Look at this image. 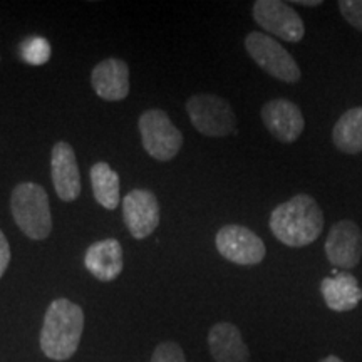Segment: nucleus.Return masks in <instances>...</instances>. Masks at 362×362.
<instances>
[{"instance_id": "nucleus-1", "label": "nucleus", "mask_w": 362, "mask_h": 362, "mask_svg": "<svg viewBox=\"0 0 362 362\" xmlns=\"http://www.w3.org/2000/svg\"><path fill=\"white\" fill-rule=\"evenodd\" d=\"M324 228V214L309 194H296L272 211L270 230L284 245L300 248L319 238Z\"/></svg>"}, {"instance_id": "nucleus-2", "label": "nucleus", "mask_w": 362, "mask_h": 362, "mask_svg": "<svg viewBox=\"0 0 362 362\" xmlns=\"http://www.w3.org/2000/svg\"><path fill=\"white\" fill-rule=\"evenodd\" d=\"M84 330V312L67 298H56L44 315L39 344L44 356L67 361L78 351Z\"/></svg>"}, {"instance_id": "nucleus-3", "label": "nucleus", "mask_w": 362, "mask_h": 362, "mask_svg": "<svg viewBox=\"0 0 362 362\" xmlns=\"http://www.w3.org/2000/svg\"><path fill=\"white\" fill-rule=\"evenodd\" d=\"M11 210L17 226L29 238L44 240L51 235V205L47 192L40 185L33 181L17 185L11 197Z\"/></svg>"}, {"instance_id": "nucleus-4", "label": "nucleus", "mask_w": 362, "mask_h": 362, "mask_svg": "<svg viewBox=\"0 0 362 362\" xmlns=\"http://www.w3.org/2000/svg\"><path fill=\"white\" fill-rule=\"evenodd\" d=\"M245 49L257 66L262 67L272 78L293 84L300 79L302 72L296 59L282 47L272 35L264 33H250L245 39Z\"/></svg>"}, {"instance_id": "nucleus-5", "label": "nucleus", "mask_w": 362, "mask_h": 362, "mask_svg": "<svg viewBox=\"0 0 362 362\" xmlns=\"http://www.w3.org/2000/svg\"><path fill=\"white\" fill-rule=\"evenodd\" d=\"M187 111L193 128L211 138H223L237 128V117L228 101L215 94H194L188 99Z\"/></svg>"}, {"instance_id": "nucleus-6", "label": "nucleus", "mask_w": 362, "mask_h": 362, "mask_svg": "<svg viewBox=\"0 0 362 362\" xmlns=\"http://www.w3.org/2000/svg\"><path fill=\"white\" fill-rule=\"evenodd\" d=\"M139 133L146 153L158 161L173 160L183 144V134L161 110H148L139 116Z\"/></svg>"}, {"instance_id": "nucleus-7", "label": "nucleus", "mask_w": 362, "mask_h": 362, "mask_svg": "<svg viewBox=\"0 0 362 362\" xmlns=\"http://www.w3.org/2000/svg\"><path fill=\"white\" fill-rule=\"evenodd\" d=\"M252 13L257 24L275 37L287 42H298L304 39V21L288 4L280 0H257L253 4Z\"/></svg>"}, {"instance_id": "nucleus-8", "label": "nucleus", "mask_w": 362, "mask_h": 362, "mask_svg": "<svg viewBox=\"0 0 362 362\" xmlns=\"http://www.w3.org/2000/svg\"><path fill=\"white\" fill-rule=\"evenodd\" d=\"M216 250L237 265H259L265 259V243L257 233L242 225H225L215 237Z\"/></svg>"}, {"instance_id": "nucleus-9", "label": "nucleus", "mask_w": 362, "mask_h": 362, "mask_svg": "<svg viewBox=\"0 0 362 362\" xmlns=\"http://www.w3.org/2000/svg\"><path fill=\"white\" fill-rule=\"evenodd\" d=\"M325 255L330 264L349 270L361 262L362 232L352 220H341L330 228L325 240Z\"/></svg>"}, {"instance_id": "nucleus-10", "label": "nucleus", "mask_w": 362, "mask_h": 362, "mask_svg": "<svg viewBox=\"0 0 362 362\" xmlns=\"http://www.w3.org/2000/svg\"><path fill=\"white\" fill-rule=\"evenodd\" d=\"M123 216L129 233L143 240L160 225V203L149 189H133L123 200Z\"/></svg>"}, {"instance_id": "nucleus-11", "label": "nucleus", "mask_w": 362, "mask_h": 362, "mask_svg": "<svg viewBox=\"0 0 362 362\" xmlns=\"http://www.w3.org/2000/svg\"><path fill=\"white\" fill-rule=\"evenodd\" d=\"M262 121L275 139L293 143L304 133L305 119L300 107L288 99H274L262 107Z\"/></svg>"}, {"instance_id": "nucleus-12", "label": "nucleus", "mask_w": 362, "mask_h": 362, "mask_svg": "<svg viewBox=\"0 0 362 362\" xmlns=\"http://www.w3.org/2000/svg\"><path fill=\"white\" fill-rule=\"evenodd\" d=\"M52 183L62 202H74L81 194V175L74 148L67 141H57L51 156Z\"/></svg>"}, {"instance_id": "nucleus-13", "label": "nucleus", "mask_w": 362, "mask_h": 362, "mask_svg": "<svg viewBox=\"0 0 362 362\" xmlns=\"http://www.w3.org/2000/svg\"><path fill=\"white\" fill-rule=\"evenodd\" d=\"M90 83L104 101H123L129 94V69L121 59L110 57L93 69Z\"/></svg>"}, {"instance_id": "nucleus-14", "label": "nucleus", "mask_w": 362, "mask_h": 362, "mask_svg": "<svg viewBox=\"0 0 362 362\" xmlns=\"http://www.w3.org/2000/svg\"><path fill=\"white\" fill-rule=\"evenodd\" d=\"M86 269L101 282H111L119 277L124 267L123 247L116 238H106L93 243L84 257Z\"/></svg>"}, {"instance_id": "nucleus-15", "label": "nucleus", "mask_w": 362, "mask_h": 362, "mask_svg": "<svg viewBox=\"0 0 362 362\" xmlns=\"http://www.w3.org/2000/svg\"><path fill=\"white\" fill-rule=\"evenodd\" d=\"M208 347L215 362H248V351L242 332L237 325L230 322H218L208 332Z\"/></svg>"}, {"instance_id": "nucleus-16", "label": "nucleus", "mask_w": 362, "mask_h": 362, "mask_svg": "<svg viewBox=\"0 0 362 362\" xmlns=\"http://www.w3.org/2000/svg\"><path fill=\"white\" fill-rule=\"evenodd\" d=\"M320 292L325 305L334 312H349L362 300L361 285L351 274H339L336 277L324 279L320 284Z\"/></svg>"}, {"instance_id": "nucleus-17", "label": "nucleus", "mask_w": 362, "mask_h": 362, "mask_svg": "<svg viewBox=\"0 0 362 362\" xmlns=\"http://www.w3.org/2000/svg\"><path fill=\"white\" fill-rule=\"evenodd\" d=\"M332 141L346 155L362 151V107H352L339 117L332 129Z\"/></svg>"}, {"instance_id": "nucleus-18", "label": "nucleus", "mask_w": 362, "mask_h": 362, "mask_svg": "<svg viewBox=\"0 0 362 362\" xmlns=\"http://www.w3.org/2000/svg\"><path fill=\"white\" fill-rule=\"evenodd\" d=\"M90 185L96 202L106 210L119 205V175L107 163L99 161L90 168Z\"/></svg>"}, {"instance_id": "nucleus-19", "label": "nucleus", "mask_w": 362, "mask_h": 362, "mask_svg": "<svg viewBox=\"0 0 362 362\" xmlns=\"http://www.w3.org/2000/svg\"><path fill=\"white\" fill-rule=\"evenodd\" d=\"M52 49L47 39L40 37V35H33V37L25 39L21 45V56L27 64L42 66L51 59Z\"/></svg>"}, {"instance_id": "nucleus-20", "label": "nucleus", "mask_w": 362, "mask_h": 362, "mask_svg": "<svg viewBox=\"0 0 362 362\" xmlns=\"http://www.w3.org/2000/svg\"><path fill=\"white\" fill-rule=\"evenodd\" d=\"M151 362H187L183 349L173 341L161 342L151 356Z\"/></svg>"}, {"instance_id": "nucleus-21", "label": "nucleus", "mask_w": 362, "mask_h": 362, "mask_svg": "<svg viewBox=\"0 0 362 362\" xmlns=\"http://www.w3.org/2000/svg\"><path fill=\"white\" fill-rule=\"evenodd\" d=\"M339 8L344 19L362 33V0H341Z\"/></svg>"}, {"instance_id": "nucleus-22", "label": "nucleus", "mask_w": 362, "mask_h": 362, "mask_svg": "<svg viewBox=\"0 0 362 362\" xmlns=\"http://www.w3.org/2000/svg\"><path fill=\"white\" fill-rule=\"evenodd\" d=\"M8 264H11V247H8L6 235L0 230V279L6 274Z\"/></svg>"}, {"instance_id": "nucleus-23", "label": "nucleus", "mask_w": 362, "mask_h": 362, "mask_svg": "<svg viewBox=\"0 0 362 362\" xmlns=\"http://www.w3.org/2000/svg\"><path fill=\"white\" fill-rule=\"evenodd\" d=\"M296 4L298 6H307V7H315V6H320V0H297Z\"/></svg>"}, {"instance_id": "nucleus-24", "label": "nucleus", "mask_w": 362, "mask_h": 362, "mask_svg": "<svg viewBox=\"0 0 362 362\" xmlns=\"http://www.w3.org/2000/svg\"><path fill=\"white\" fill-rule=\"evenodd\" d=\"M319 362H344V361L337 356H327V357H324V359H320Z\"/></svg>"}]
</instances>
